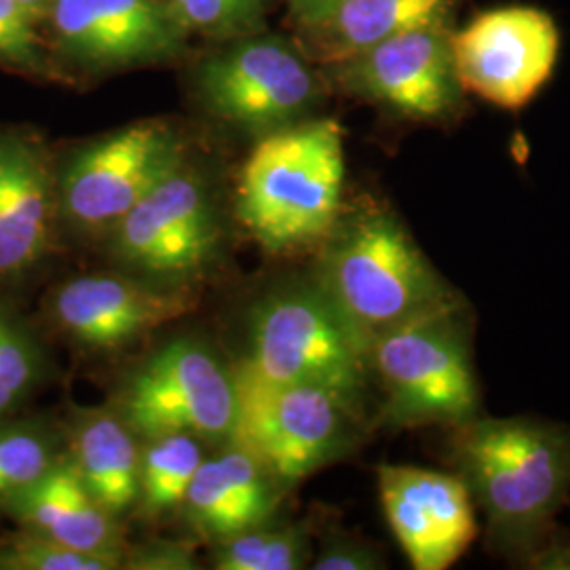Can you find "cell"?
<instances>
[{"label": "cell", "instance_id": "cell-15", "mask_svg": "<svg viewBox=\"0 0 570 570\" xmlns=\"http://www.w3.org/2000/svg\"><path fill=\"white\" fill-rule=\"evenodd\" d=\"M47 20L61 51L89 68L169 60L188 37L167 0H56Z\"/></svg>", "mask_w": 570, "mask_h": 570}, {"label": "cell", "instance_id": "cell-24", "mask_svg": "<svg viewBox=\"0 0 570 570\" xmlns=\"http://www.w3.org/2000/svg\"><path fill=\"white\" fill-rule=\"evenodd\" d=\"M122 558L72 550L32 530L0 546V570H115Z\"/></svg>", "mask_w": 570, "mask_h": 570}, {"label": "cell", "instance_id": "cell-25", "mask_svg": "<svg viewBox=\"0 0 570 570\" xmlns=\"http://www.w3.org/2000/svg\"><path fill=\"white\" fill-rule=\"evenodd\" d=\"M268 0H167L186 32L235 37L254 32L265 20Z\"/></svg>", "mask_w": 570, "mask_h": 570}, {"label": "cell", "instance_id": "cell-4", "mask_svg": "<svg viewBox=\"0 0 570 570\" xmlns=\"http://www.w3.org/2000/svg\"><path fill=\"white\" fill-rule=\"evenodd\" d=\"M387 428H459L482 414L468 301L395 327L372 341Z\"/></svg>", "mask_w": 570, "mask_h": 570}, {"label": "cell", "instance_id": "cell-11", "mask_svg": "<svg viewBox=\"0 0 570 570\" xmlns=\"http://www.w3.org/2000/svg\"><path fill=\"white\" fill-rule=\"evenodd\" d=\"M115 263L138 277L183 285L212 265L220 225L204 180L183 165L108 233Z\"/></svg>", "mask_w": 570, "mask_h": 570}, {"label": "cell", "instance_id": "cell-14", "mask_svg": "<svg viewBox=\"0 0 570 570\" xmlns=\"http://www.w3.org/2000/svg\"><path fill=\"white\" fill-rule=\"evenodd\" d=\"M197 301L183 285L94 273L61 285L51 315L61 332L91 351H117L193 313Z\"/></svg>", "mask_w": 570, "mask_h": 570}, {"label": "cell", "instance_id": "cell-22", "mask_svg": "<svg viewBox=\"0 0 570 570\" xmlns=\"http://www.w3.org/2000/svg\"><path fill=\"white\" fill-rule=\"evenodd\" d=\"M311 560V539L303 527L245 530L216 543L214 569L298 570Z\"/></svg>", "mask_w": 570, "mask_h": 570}, {"label": "cell", "instance_id": "cell-29", "mask_svg": "<svg viewBox=\"0 0 570 570\" xmlns=\"http://www.w3.org/2000/svg\"><path fill=\"white\" fill-rule=\"evenodd\" d=\"M122 567L131 570H193L199 569L190 548L171 541H150L136 550L125 551Z\"/></svg>", "mask_w": 570, "mask_h": 570}, {"label": "cell", "instance_id": "cell-19", "mask_svg": "<svg viewBox=\"0 0 570 570\" xmlns=\"http://www.w3.org/2000/svg\"><path fill=\"white\" fill-rule=\"evenodd\" d=\"M465 0H343L322 20L298 28L303 53L322 68L416 28L454 26Z\"/></svg>", "mask_w": 570, "mask_h": 570}, {"label": "cell", "instance_id": "cell-26", "mask_svg": "<svg viewBox=\"0 0 570 570\" xmlns=\"http://www.w3.org/2000/svg\"><path fill=\"white\" fill-rule=\"evenodd\" d=\"M39 360L30 336L0 308V414L16 406L35 385Z\"/></svg>", "mask_w": 570, "mask_h": 570}, {"label": "cell", "instance_id": "cell-3", "mask_svg": "<svg viewBox=\"0 0 570 570\" xmlns=\"http://www.w3.org/2000/svg\"><path fill=\"white\" fill-rule=\"evenodd\" d=\"M345 134L308 119L265 134L239 176L237 218L266 252L320 245L343 212Z\"/></svg>", "mask_w": 570, "mask_h": 570}, {"label": "cell", "instance_id": "cell-21", "mask_svg": "<svg viewBox=\"0 0 570 570\" xmlns=\"http://www.w3.org/2000/svg\"><path fill=\"white\" fill-rule=\"evenodd\" d=\"M204 459V442L188 433H167L144 440L136 508L148 518H161L169 511L180 510Z\"/></svg>", "mask_w": 570, "mask_h": 570}, {"label": "cell", "instance_id": "cell-20", "mask_svg": "<svg viewBox=\"0 0 570 570\" xmlns=\"http://www.w3.org/2000/svg\"><path fill=\"white\" fill-rule=\"evenodd\" d=\"M68 459L108 513L121 518L136 508L142 440L117 410H81L70 428Z\"/></svg>", "mask_w": 570, "mask_h": 570}, {"label": "cell", "instance_id": "cell-28", "mask_svg": "<svg viewBox=\"0 0 570 570\" xmlns=\"http://www.w3.org/2000/svg\"><path fill=\"white\" fill-rule=\"evenodd\" d=\"M387 562L381 551L351 534H330L313 560L315 570H379Z\"/></svg>", "mask_w": 570, "mask_h": 570}, {"label": "cell", "instance_id": "cell-12", "mask_svg": "<svg viewBox=\"0 0 570 570\" xmlns=\"http://www.w3.org/2000/svg\"><path fill=\"white\" fill-rule=\"evenodd\" d=\"M452 51L468 94L503 110H522L550 82L560 32L537 7H499L454 30Z\"/></svg>", "mask_w": 570, "mask_h": 570}, {"label": "cell", "instance_id": "cell-9", "mask_svg": "<svg viewBox=\"0 0 570 570\" xmlns=\"http://www.w3.org/2000/svg\"><path fill=\"white\" fill-rule=\"evenodd\" d=\"M454 26H428L393 37L348 60L324 66L326 81L402 121L452 125L468 106L459 79Z\"/></svg>", "mask_w": 570, "mask_h": 570}, {"label": "cell", "instance_id": "cell-6", "mask_svg": "<svg viewBox=\"0 0 570 570\" xmlns=\"http://www.w3.org/2000/svg\"><path fill=\"white\" fill-rule=\"evenodd\" d=\"M233 374L237 414L230 442L254 454L285 489L353 449L362 414L332 391L266 381L244 364Z\"/></svg>", "mask_w": 570, "mask_h": 570}, {"label": "cell", "instance_id": "cell-31", "mask_svg": "<svg viewBox=\"0 0 570 570\" xmlns=\"http://www.w3.org/2000/svg\"><path fill=\"white\" fill-rule=\"evenodd\" d=\"M341 2L343 0H287V7H289L292 20L296 21V26L305 28V26L322 20Z\"/></svg>", "mask_w": 570, "mask_h": 570}, {"label": "cell", "instance_id": "cell-8", "mask_svg": "<svg viewBox=\"0 0 570 570\" xmlns=\"http://www.w3.org/2000/svg\"><path fill=\"white\" fill-rule=\"evenodd\" d=\"M186 165V144L167 121H140L82 146L60 183L63 218L81 233L108 235L144 197Z\"/></svg>", "mask_w": 570, "mask_h": 570}, {"label": "cell", "instance_id": "cell-16", "mask_svg": "<svg viewBox=\"0 0 570 570\" xmlns=\"http://www.w3.org/2000/svg\"><path fill=\"white\" fill-rule=\"evenodd\" d=\"M58 193L41 140L0 129V282L20 277L49 252Z\"/></svg>", "mask_w": 570, "mask_h": 570}, {"label": "cell", "instance_id": "cell-18", "mask_svg": "<svg viewBox=\"0 0 570 570\" xmlns=\"http://www.w3.org/2000/svg\"><path fill=\"white\" fill-rule=\"evenodd\" d=\"M4 510L23 529L66 548L117 558L125 556L119 518L96 501L68 454L60 456L39 482L16 494Z\"/></svg>", "mask_w": 570, "mask_h": 570}, {"label": "cell", "instance_id": "cell-30", "mask_svg": "<svg viewBox=\"0 0 570 570\" xmlns=\"http://www.w3.org/2000/svg\"><path fill=\"white\" fill-rule=\"evenodd\" d=\"M556 529L551 530L550 537L539 546V550L530 556L524 567L539 570H570V537Z\"/></svg>", "mask_w": 570, "mask_h": 570}, {"label": "cell", "instance_id": "cell-32", "mask_svg": "<svg viewBox=\"0 0 570 570\" xmlns=\"http://www.w3.org/2000/svg\"><path fill=\"white\" fill-rule=\"evenodd\" d=\"M21 9H26V13L35 21L47 20L51 7L56 0H16Z\"/></svg>", "mask_w": 570, "mask_h": 570}, {"label": "cell", "instance_id": "cell-1", "mask_svg": "<svg viewBox=\"0 0 570 570\" xmlns=\"http://www.w3.org/2000/svg\"><path fill=\"white\" fill-rule=\"evenodd\" d=\"M449 463L484 515L487 548L524 567L569 499L570 428L478 414L452 428Z\"/></svg>", "mask_w": 570, "mask_h": 570}, {"label": "cell", "instance_id": "cell-7", "mask_svg": "<svg viewBox=\"0 0 570 570\" xmlns=\"http://www.w3.org/2000/svg\"><path fill=\"white\" fill-rule=\"evenodd\" d=\"M117 412L142 442L167 433L230 442L237 414L235 374L202 341L180 336L129 374Z\"/></svg>", "mask_w": 570, "mask_h": 570}, {"label": "cell", "instance_id": "cell-23", "mask_svg": "<svg viewBox=\"0 0 570 570\" xmlns=\"http://www.w3.org/2000/svg\"><path fill=\"white\" fill-rule=\"evenodd\" d=\"M53 440L37 425L18 423L0 428V508L30 489L58 463Z\"/></svg>", "mask_w": 570, "mask_h": 570}, {"label": "cell", "instance_id": "cell-13", "mask_svg": "<svg viewBox=\"0 0 570 570\" xmlns=\"http://www.w3.org/2000/svg\"><path fill=\"white\" fill-rule=\"evenodd\" d=\"M379 494L412 569H450L478 537L473 499L454 471L381 465Z\"/></svg>", "mask_w": 570, "mask_h": 570}, {"label": "cell", "instance_id": "cell-17", "mask_svg": "<svg viewBox=\"0 0 570 570\" xmlns=\"http://www.w3.org/2000/svg\"><path fill=\"white\" fill-rule=\"evenodd\" d=\"M285 490L254 454L228 442L218 454L205 456L180 510L188 529L220 543L268 524Z\"/></svg>", "mask_w": 570, "mask_h": 570}, {"label": "cell", "instance_id": "cell-5", "mask_svg": "<svg viewBox=\"0 0 570 570\" xmlns=\"http://www.w3.org/2000/svg\"><path fill=\"white\" fill-rule=\"evenodd\" d=\"M367 351L313 279L273 292L254 308L242 364L266 381L327 389L362 414L372 379Z\"/></svg>", "mask_w": 570, "mask_h": 570}, {"label": "cell", "instance_id": "cell-27", "mask_svg": "<svg viewBox=\"0 0 570 570\" xmlns=\"http://www.w3.org/2000/svg\"><path fill=\"white\" fill-rule=\"evenodd\" d=\"M37 23L16 0H0V61L30 70L37 75H49L51 66L45 56Z\"/></svg>", "mask_w": 570, "mask_h": 570}, {"label": "cell", "instance_id": "cell-10", "mask_svg": "<svg viewBox=\"0 0 570 570\" xmlns=\"http://www.w3.org/2000/svg\"><path fill=\"white\" fill-rule=\"evenodd\" d=\"M197 94L218 119L271 134L306 121L324 96L311 60L273 37L244 39L197 68Z\"/></svg>", "mask_w": 570, "mask_h": 570}, {"label": "cell", "instance_id": "cell-2", "mask_svg": "<svg viewBox=\"0 0 570 570\" xmlns=\"http://www.w3.org/2000/svg\"><path fill=\"white\" fill-rule=\"evenodd\" d=\"M320 245L315 284L367 346L395 327L465 301L385 205L343 207Z\"/></svg>", "mask_w": 570, "mask_h": 570}]
</instances>
